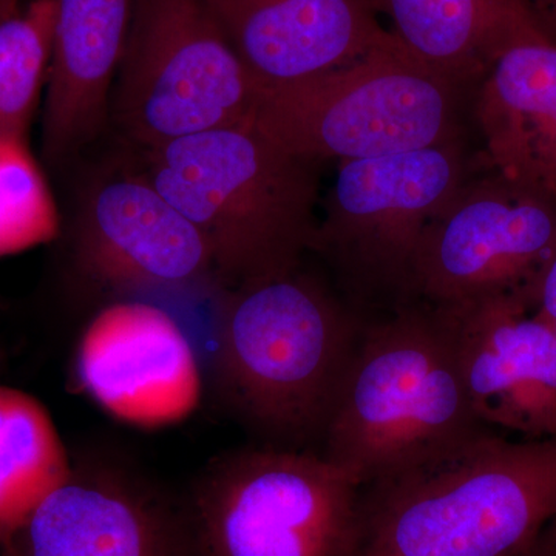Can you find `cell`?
Listing matches in <instances>:
<instances>
[{"label":"cell","mask_w":556,"mask_h":556,"mask_svg":"<svg viewBox=\"0 0 556 556\" xmlns=\"http://www.w3.org/2000/svg\"><path fill=\"white\" fill-rule=\"evenodd\" d=\"M367 321L305 266L222 289L211 382L268 447L320 453Z\"/></svg>","instance_id":"1"},{"label":"cell","mask_w":556,"mask_h":556,"mask_svg":"<svg viewBox=\"0 0 556 556\" xmlns=\"http://www.w3.org/2000/svg\"><path fill=\"white\" fill-rule=\"evenodd\" d=\"M556 518V438L492 428L362 485L356 556H511Z\"/></svg>","instance_id":"2"},{"label":"cell","mask_w":556,"mask_h":556,"mask_svg":"<svg viewBox=\"0 0 556 556\" xmlns=\"http://www.w3.org/2000/svg\"><path fill=\"white\" fill-rule=\"evenodd\" d=\"M142 150L139 174L199 229L219 288L288 273L313 252L320 164L251 121Z\"/></svg>","instance_id":"3"},{"label":"cell","mask_w":556,"mask_h":556,"mask_svg":"<svg viewBox=\"0 0 556 556\" xmlns=\"http://www.w3.org/2000/svg\"><path fill=\"white\" fill-rule=\"evenodd\" d=\"M485 428L441 314L419 302L365 324L320 453L367 484Z\"/></svg>","instance_id":"4"},{"label":"cell","mask_w":556,"mask_h":556,"mask_svg":"<svg viewBox=\"0 0 556 556\" xmlns=\"http://www.w3.org/2000/svg\"><path fill=\"white\" fill-rule=\"evenodd\" d=\"M470 175L459 139L380 159L339 163L313 252L365 321L419 303L416 263L428 229Z\"/></svg>","instance_id":"5"},{"label":"cell","mask_w":556,"mask_h":556,"mask_svg":"<svg viewBox=\"0 0 556 556\" xmlns=\"http://www.w3.org/2000/svg\"><path fill=\"white\" fill-rule=\"evenodd\" d=\"M460 89L397 47L314 78L257 90L251 123L281 149L313 163L380 159L459 139Z\"/></svg>","instance_id":"6"},{"label":"cell","mask_w":556,"mask_h":556,"mask_svg":"<svg viewBox=\"0 0 556 556\" xmlns=\"http://www.w3.org/2000/svg\"><path fill=\"white\" fill-rule=\"evenodd\" d=\"M362 482L313 450L215 457L186 506L206 556H356Z\"/></svg>","instance_id":"7"},{"label":"cell","mask_w":556,"mask_h":556,"mask_svg":"<svg viewBox=\"0 0 556 556\" xmlns=\"http://www.w3.org/2000/svg\"><path fill=\"white\" fill-rule=\"evenodd\" d=\"M252 83L207 0H135L112 116L139 148L249 123Z\"/></svg>","instance_id":"8"},{"label":"cell","mask_w":556,"mask_h":556,"mask_svg":"<svg viewBox=\"0 0 556 556\" xmlns=\"http://www.w3.org/2000/svg\"><path fill=\"white\" fill-rule=\"evenodd\" d=\"M556 254V199L522 188L479 161L441 217L416 263L419 302L457 305L529 291Z\"/></svg>","instance_id":"9"},{"label":"cell","mask_w":556,"mask_h":556,"mask_svg":"<svg viewBox=\"0 0 556 556\" xmlns=\"http://www.w3.org/2000/svg\"><path fill=\"white\" fill-rule=\"evenodd\" d=\"M0 556H206L186 506L105 460L73 463L2 544Z\"/></svg>","instance_id":"10"},{"label":"cell","mask_w":556,"mask_h":556,"mask_svg":"<svg viewBox=\"0 0 556 556\" xmlns=\"http://www.w3.org/2000/svg\"><path fill=\"white\" fill-rule=\"evenodd\" d=\"M76 387L113 419L156 430L200 407L204 369L177 318L142 300H116L98 311L73 358Z\"/></svg>","instance_id":"11"},{"label":"cell","mask_w":556,"mask_h":556,"mask_svg":"<svg viewBox=\"0 0 556 556\" xmlns=\"http://www.w3.org/2000/svg\"><path fill=\"white\" fill-rule=\"evenodd\" d=\"M455 348L479 422L525 439L556 438V334L532 292L433 306Z\"/></svg>","instance_id":"12"},{"label":"cell","mask_w":556,"mask_h":556,"mask_svg":"<svg viewBox=\"0 0 556 556\" xmlns=\"http://www.w3.org/2000/svg\"><path fill=\"white\" fill-rule=\"evenodd\" d=\"M73 262L80 277L118 294L222 289L199 229L139 172L91 189Z\"/></svg>","instance_id":"13"},{"label":"cell","mask_w":556,"mask_h":556,"mask_svg":"<svg viewBox=\"0 0 556 556\" xmlns=\"http://www.w3.org/2000/svg\"><path fill=\"white\" fill-rule=\"evenodd\" d=\"M257 90L402 47L367 0H207Z\"/></svg>","instance_id":"14"},{"label":"cell","mask_w":556,"mask_h":556,"mask_svg":"<svg viewBox=\"0 0 556 556\" xmlns=\"http://www.w3.org/2000/svg\"><path fill=\"white\" fill-rule=\"evenodd\" d=\"M135 0H56L43 110V153L51 163L93 141L112 113V94Z\"/></svg>","instance_id":"15"},{"label":"cell","mask_w":556,"mask_h":556,"mask_svg":"<svg viewBox=\"0 0 556 556\" xmlns=\"http://www.w3.org/2000/svg\"><path fill=\"white\" fill-rule=\"evenodd\" d=\"M482 164L556 199V43L543 33L501 53L478 84Z\"/></svg>","instance_id":"16"},{"label":"cell","mask_w":556,"mask_h":556,"mask_svg":"<svg viewBox=\"0 0 556 556\" xmlns=\"http://www.w3.org/2000/svg\"><path fill=\"white\" fill-rule=\"evenodd\" d=\"M415 60L457 86L481 83L507 47L541 33L521 0H367Z\"/></svg>","instance_id":"17"},{"label":"cell","mask_w":556,"mask_h":556,"mask_svg":"<svg viewBox=\"0 0 556 556\" xmlns=\"http://www.w3.org/2000/svg\"><path fill=\"white\" fill-rule=\"evenodd\" d=\"M73 463L46 405L0 386V544L67 481Z\"/></svg>","instance_id":"18"},{"label":"cell","mask_w":556,"mask_h":556,"mask_svg":"<svg viewBox=\"0 0 556 556\" xmlns=\"http://www.w3.org/2000/svg\"><path fill=\"white\" fill-rule=\"evenodd\" d=\"M56 0H33L0 22V134L27 137L47 84Z\"/></svg>","instance_id":"19"},{"label":"cell","mask_w":556,"mask_h":556,"mask_svg":"<svg viewBox=\"0 0 556 556\" xmlns=\"http://www.w3.org/2000/svg\"><path fill=\"white\" fill-rule=\"evenodd\" d=\"M60 230L56 201L27 137L0 134V257L49 244Z\"/></svg>","instance_id":"20"},{"label":"cell","mask_w":556,"mask_h":556,"mask_svg":"<svg viewBox=\"0 0 556 556\" xmlns=\"http://www.w3.org/2000/svg\"><path fill=\"white\" fill-rule=\"evenodd\" d=\"M535 309L556 334V254L541 274L535 291Z\"/></svg>","instance_id":"21"},{"label":"cell","mask_w":556,"mask_h":556,"mask_svg":"<svg viewBox=\"0 0 556 556\" xmlns=\"http://www.w3.org/2000/svg\"><path fill=\"white\" fill-rule=\"evenodd\" d=\"M538 30L556 43V0H521Z\"/></svg>","instance_id":"22"},{"label":"cell","mask_w":556,"mask_h":556,"mask_svg":"<svg viewBox=\"0 0 556 556\" xmlns=\"http://www.w3.org/2000/svg\"><path fill=\"white\" fill-rule=\"evenodd\" d=\"M536 541L541 547L546 548L548 554L556 556V518L552 519V521L544 527L543 532L540 533Z\"/></svg>","instance_id":"23"},{"label":"cell","mask_w":556,"mask_h":556,"mask_svg":"<svg viewBox=\"0 0 556 556\" xmlns=\"http://www.w3.org/2000/svg\"><path fill=\"white\" fill-rule=\"evenodd\" d=\"M21 10V0H0V22Z\"/></svg>","instance_id":"24"},{"label":"cell","mask_w":556,"mask_h":556,"mask_svg":"<svg viewBox=\"0 0 556 556\" xmlns=\"http://www.w3.org/2000/svg\"><path fill=\"white\" fill-rule=\"evenodd\" d=\"M511 556H554L548 554L546 548L541 547L538 541L532 546L525 548V551L518 552V554Z\"/></svg>","instance_id":"25"}]
</instances>
